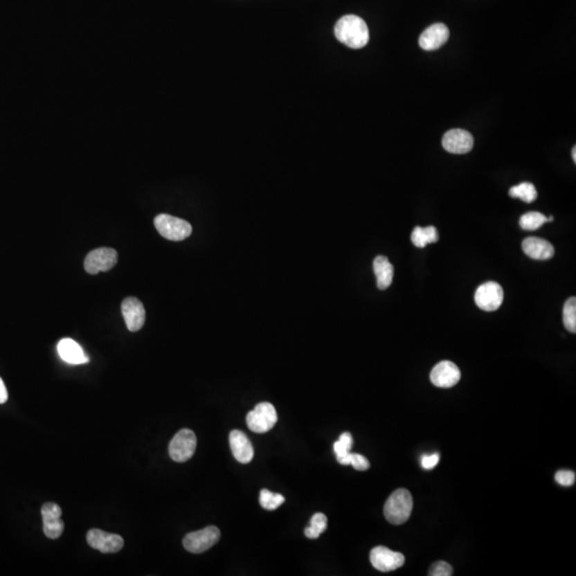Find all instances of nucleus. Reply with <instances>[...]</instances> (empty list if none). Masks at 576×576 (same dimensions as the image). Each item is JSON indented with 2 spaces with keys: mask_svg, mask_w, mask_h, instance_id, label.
I'll return each mask as SVG.
<instances>
[{
  "mask_svg": "<svg viewBox=\"0 0 576 576\" xmlns=\"http://www.w3.org/2000/svg\"><path fill=\"white\" fill-rule=\"evenodd\" d=\"M350 465H352L358 471H366V469H370V461L360 453H351Z\"/></svg>",
  "mask_w": 576,
  "mask_h": 576,
  "instance_id": "obj_29",
  "label": "nucleus"
},
{
  "mask_svg": "<svg viewBox=\"0 0 576 576\" xmlns=\"http://www.w3.org/2000/svg\"><path fill=\"white\" fill-rule=\"evenodd\" d=\"M8 400V390L3 384V379L0 378V404H5Z\"/></svg>",
  "mask_w": 576,
  "mask_h": 576,
  "instance_id": "obj_31",
  "label": "nucleus"
},
{
  "mask_svg": "<svg viewBox=\"0 0 576 576\" xmlns=\"http://www.w3.org/2000/svg\"><path fill=\"white\" fill-rule=\"evenodd\" d=\"M449 30L447 25L442 23L433 24L422 33L420 37V46L425 51H435L449 41Z\"/></svg>",
  "mask_w": 576,
  "mask_h": 576,
  "instance_id": "obj_15",
  "label": "nucleus"
},
{
  "mask_svg": "<svg viewBox=\"0 0 576 576\" xmlns=\"http://www.w3.org/2000/svg\"><path fill=\"white\" fill-rule=\"evenodd\" d=\"M328 526V519L323 514H314L311 519V524L305 528V534L309 539H317L321 534L325 532Z\"/></svg>",
  "mask_w": 576,
  "mask_h": 576,
  "instance_id": "obj_22",
  "label": "nucleus"
},
{
  "mask_svg": "<svg viewBox=\"0 0 576 576\" xmlns=\"http://www.w3.org/2000/svg\"><path fill=\"white\" fill-rule=\"evenodd\" d=\"M411 240L417 248H425L427 244L437 242L439 240V234L435 226H416L412 232Z\"/></svg>",
  "mask_w": 576,
  "mask_h": 576,
  "instance_id": "obj_20",
  "label": "nucleus"
},
{
  "mask_svg": "<svg viewBox=\"0 0 576 576\" xmlns=\"http://www.w3.org/2000/svg\"><path fill=\"white\" fill-rule=\"evenodd\" d=\"M555 480L560 486L571 487L575 483V473L572 471H559L556 473Z\"/></svg>",
  "mask_w": 576,
  "mask_h": 576,
  "instance_id": "obj_28",
  "label": "nucleus"
},
{
  "mask_svg": "<svg viewBox=\"0 0 576 576\" xmlns=\"http://www.w3.org/2000/svg\"><path fill=\"white\" fill-rule=\"evenodd\" d=\"M230 447L233 456L238 462H251L254 457V449L252 443L244 432L240 430H233L230 433Z\"/></svg>",
  "mask_w": 576,
  "mask_h": 576,
  "instance_id": "obj_16",
  "label": "nucleus"
},
{
  "mask_svg": "<svg viewBox=\"0 0 576 576\" xmlns=\"http://www.w3.org/2000/svg\"><path fill=\"white\" fill-rule=\"evenodd\" d=\"M334 33L339 42L353 49L363 48L370 41L368 25L357 15H345L339 19Z\"/></svg>",
  "mask_w": 576,
  "mask_h": 576,
  "instance_id": "obj_1",
  "label": "nucleus"
},
{
  "mask_svg": "<svg viewBox=\"0 0 576 576\" xmlns=\"http://www.w3.org/2000/svg\"><path fill=\"white\" fill-rule=\"evenodd\" d=\"M431 576H451L453 575V568L447 561L435 562L429 570Z\"/></svg>",
  "mask_w": 576,
  "mask_h": 576,
  "instance_id": "obj_27",
  "label": "nucleus"
},
{
  "mask_svg": "<svg viewBox=\"0 0 576 576\" xmlns=\"http://www.w3.org/2000/svg\"><path fill=\"white\" fill-rule=\"evenodd\" d=\"M374 271L379 289L384 291L390 287L394 278V267L386 256L379 255L374 260Z\"/></svg>",
  "mask_w": 576,
  "mask_h": 576,
  "instance_id": "obj_19",
  "label": "nucleus"
},
{
  "mask_svg": "<svg viewBox=\"0 0 576 576\" xmlns=\"http://www.w3.org/2000/svg\"><path fill=\"white\" fill-rule=\"evenodd\" d=\"M509 195L512 198L521 199L526 203H532L536 200L538 197L536 187L532 183H522V184L516 185L512 187L509 190Z\"/></svg>",
  "mask_w": 576,
  "mask_h": 576,
  "instance_id": "obj_21",
  "label": "nucleus"
},
{
  "mask_svg": "<svg viewBox=\"0 0 576 576\" xmlns=\"http://www.w3.org/2000/svg\"><path fill=\"white\" fill-rule=\"evenodd\" d=\"M154 224L163 238L173 242L186 240L192 233V226L189 222L170 215L161 214L156 217Z\"/></svg>",
  "mask_w": 576,
  "mask_h": 576,
  "instance_id": "obj_3",
  "label": "nucleus"
},
{
  "mask_svg": "<svg viewBox=\"0 0 576 576\" xmlns=\"http://www.w3.org/2000/svg\"><path fill=\"white\" fill-rule=\"evenodd\" d=\"M562 321L566 329L569 332H576V298L571 297L567 300L562 311Z\"/></svg>",
  "mask_w": 576,
  "mask_h": 576,
  "instance_id": "obj_23",
  "label": "nucleus"
},
{
  "mask_svg": "<svg viewBox=\"0 0 576 576\" xmlns=\"http://www.w3.org/2000/svg\"><path fill=\"white\" fill-rule=\"evenodd\" d=\"M43 530L49 539H58L64 530V523L61 520L62 510L55 503H46L42 507Z\"/></svg>",
  "mask_w": 576,
  "mask_h": 576,
  "instance_id": "obj_12",
  "label": "nucleus"
},
{
  "mask_svg": "<svg viewBox=\"0 0 576 576\" xmlns=\"http://www.w3.org/2000/svg\"><path fill=\"white\" fill-rule=\"evenodd\" d=\"M412 509L413 500L411 493L406 489H398L386 501L384 509V516L390 524L400 525L407 522L411 516Z\"/></svg>",
  "mask_w": 576,
  "mask_h": 576,
  "instance_id": "obj_2",
  "label": "nucleus"
},
{
  "mask_svg": "<svg viewBox=\"0 0 576 576\" xmlns=\"http://www.w3.org/2000/svg\"><path fill=\"white\" fill-rule=\"evenodd\" d=\"M122 314L130 332H137L145 323V309L141 301L135 297H128L122 303Z\"/></svg>",
  "mask_w": 576,
  "mask_h": 576,
  "instance_id": "obj_14",
  "label": "nucleus"
},
{
  "mask_svg": "<svg viewBox=\"0 0 576 576\" xmlns=\"http://www.w3.org/2000/svg\"><path fill=\"white\" fill-rule=\"evenodd\" d=\"M553 220H554V217L553 216H551V217H550V218L548 219V221H550V222H552V221H553Z\"/></svg>",
  "mask_w": 576,
  "mask_h": 576,
  "instance_id": "obj_33",
  "label": "nucleus"
},
{
  "mask_svg": "<svg viewBox=\"0 0 576 576\" xmlns=\"http://www.w3.org/2000/svg\"><path fill=\"white\" fill-rule=\"evenodd\" d=\"M284 502H285V498H284L283 495L274 494V493L270 492L269 490H266V489L260 491V504L266 510H276Z\"/></svg>",
  "mask_w": 576,
  "mask_h": 576,
  "instance_id": "obj_25",
  "label": "nucleus"
},
{
  "mask_svg": "<svg viewBox=\"0 0 576 576\" xmlns=\"http://www.w3.org/2000/svg\"><path fill=\"white\" fill-rule=\"evenodd\" d=\"M197 437L190 429H181L170 442L169 455L175 462H186L195 455Z\"/></svg>",
  "mask_w": 576,
  "mask_h": 576,
  "instance_id": "obj_5",
  "label": "nucleus"
},
{
  "mask_svg": "<svg viewBox=\"0 0 576 576\" xmlns=\"http://www.w3.org/2000/svg\"><path fill=\"white\" fill-rule=\"evenodd\" d=\"M58 353L60 358L69 364H84L90 361L82 347L72 339H61L58 344Z\"/></svg>",
  "mask_w": 576,
  "mask_h": 576,
  "instance_id": "obj_18",
  "label": "nucleus"
},
{
  "mask_svg": "<svg viewBox=\"0 0 576 576\" xmlns=\"http://www.w3.org/2000/svg\"><path fill=\"white\" fill-rule=\"evenodd\" d=\"M546 222H548V218L538 212L528 213L520 218V226L525 231L538 230Z\"/></svg>",
  "mask_w": 576,
  "mask_h": 576,
  "instance_id": "obj_24",
  "label": "nucleus"
},
{
  "mask_svg": "<svg viewBox=\"0 0 576 576\" xmlns=\"http://www.w3.org/2000/svg\"><path fill=\"white\" fill-rule=\"evenodd\" d=\"M440 461L439 453H433L431 456H424L422 459V467L425 469H431L437 467Z\"/></svg>",
  "mask_w": 576,
  "mask_h": 576,
  "instance_id": "obj_30",
  "label": "nucleus"
},
{
  "mask_svg": "<svg viewBox=\"0 0 576 576\" xmlns=\"http://www.w3.org/2000/svg\"><path fill=\"white\" fill-rule=\"evenodd\" d=\"M221 532L216 526H208L198 532H190L185 536L183 544L187 551L193 554H201L213 548L220 540Z\"/></svg>",
  "mask_w": 576,
  "mask_h": 576,
  "instance_id": "obj_6",
  "label": "nucleus"
},
{
  "mask_svg": "<svg viewBox=\"0 0 576 576\" xmlns=\"http://www.w3.org/2000/svg\"><path fill=\"white\" fill-rule=\"evenodd\" d=\"M372 567L378 571L390 572L399 569L404 566V556L398 552L390 551L386 546H376L372 548L370 556Z\"/></svg>",
  "mask_w": 576,
  "mask_h": 576,
  "instance_id": "obj_10",
  "label": "nucleus"
},
{
  "mask_svg": "<svg viewBox=\"0 0 576 576\" xmlns=\"http://www.w3.org/2000/svg\"><path fill=\"white\" fill-rule=\"evenodd\" d=\"M246 421L251 431L266 433L277 424V411L270 402H260L251 412H249Z\"/></svg>",
  "mask_w": 576,
  "mask_h": 576,
  "instance_id": "obj_4",
  "label": "nucleus"
},
{
  "mask_svg": "<svg viewBox=\"0 0 576 576\" xmlns=\"http://www.w3.org/2000/svg\"><path fill=\"white\" fill-rule=\"evenodd\" d=\"M352 444V437H351L349 432H344V433H342L341 437H339V441L335 442L333 449H334V453L335 455H336V459L337 461H339V463L341 462L344 458H346L349 453H350Z\"/></svg>",
  "mask_w": 576,
  "mask_h": 576,
  "instance_id": "obj_26",
  "label": "nucleus"
},
{
  "mask_svg": "<svg viewBox=\"0 0 576 576\" xmlns=\"http://www.w3.org/2000/svg\"><path fill=\"white\" fill-rule=\"evenodd\" d=\"M504 301V291L496 282H487L477 288L475 303L483 311L494 312L500 309Z\"/></svg>",
  "mask_w": 576,
  "mask_h": 576,
  "instance_id": "obj_7",
  "label": "nucleus"
},
{
  "mask_svg": "<svg viewBox=\"0 0 576 576\" xmlns=\"http://www.w3.org/2000/svg\"><path fill=\"white\" fill-rule=\"evenodd\" d=\"M572 157H573L574 163H576V147H574L573 150H572Z\"/></svg>",
  "mask_w": 576,
  "mask_h": 576,
  "instance_id": "obj_32",
  "label": "nucleus"
},
{
  "mask_svg": "<svg viewBox=\"0 0 576 576\" xmlns=\"http://www.w3.org/2000/svg\"><path fill=\"white\" fill-rule=\"evenodd\" d=\"M522 249L524 253L532 260H550L555 254L553 244L539 237L526 238L522 242Z\"/></svg>",
  "mask_w": 576,
  "mask_h": 576,
  "instance_id": "obj_17",
  "label": "nucleus"
},
{
  "mask_svg": "<svg viewBox=\"0 0 576 576\" xmlns=\"http://www.w3.org/2000/svg\"><path fill=\"white\" fill-rule=\"evenodd\" d=\"M87 541L91 548L104 554L116 553L121 551L124 546V539L119 534H110L96 528L89 530Z\"/></svg>",
  "mask_w": 576,
  "mask_h": 576,
  "instance_id": "obj_8",
  "label": "nucleus"
},
{
  "mask_svg": "<svg viewBox=\"0 0 576 576\" xmlns=\"http://www.w3.org/2000/svg\"><path fill=\"white\" fill-rule=\"evenodd\" d=\"M461 378L460 370L451 361H442L435 365L430 374V380L438 388H453Z\"/></svg>",
  "mask_w": 576,
  "mask_h": 576,
  "instance_id": "obj_11",
  "label": "nucleus"
},
{
  "mask_svg": "<svg viewBox=\"0 0 576 576\" xmlns=\"http://www.w3.org/2000/svg\"><path fill=\"white\" fill-rule=\"evenodd\" d=\"M444 150L451 154H467L474 147V138L465 129L449 130L442 140Z\"/></svg>",
  "mask_w": 576,
  "mask_h": 576,
  "instance_id": "obj_13",
  "label": "nucleus"
},
{
  "mask_svg": "<svg viewBox=\"0 0 576 576\" xmlns=\"http://www.w3.org/2000/svg\"><path fill=\"white\" fill-rule=\"evenodd\" d=\"M118 253L111 248H98L91 251L84 260V269L88 273L108 271L116 266Z\"/></svg>",
  "mask_w": 576,
  "mask_h": 576,
  "instance_id": "obj_9",
  "label": "nucleus"
}]
</instances>
